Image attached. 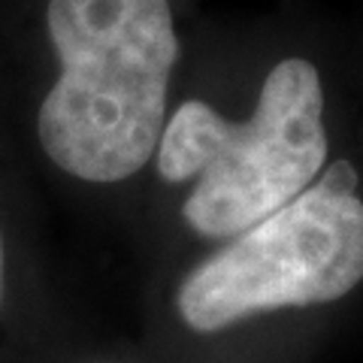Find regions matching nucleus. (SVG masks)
I'll return each mask as SVG.
<instances>
[{"label":"nucleus","mask_w":363,"mask_h":363,"mask_svg":"<svg viewBox=\"0 0 363 363\" xmlns=\"http://www.w3.org/2000/svg\"><path fill=\"white\" fill-rule=\"evenodd\" d=\"M0 303H4V240H0Z\"/></svg>","instance_id":"4"},{"label":"nucleus","mask_w":363,"mask_h":363,"mask_svg":"<svg viewBox=\"0 0 363 363\" xmlns=\"http://www.w3.org/2000/svg\"><path fill=\"white\" fill-rule=\"evenodd\" d=\"M360 279L363 200L354 164L339 161L191 269L176 291V312L191 330L218 333L252 315L333 303Z\"/></svg>","instance_id":"3"},{"label":"nucleus","mask_w":363,"mask_h":363,"mask_svg":"<svg viewBox=\"0 0 363 363\" xmlns=\"http://www.w3.org/2000/svg\"><path fill=\"white\" fill-rule=\"evenodd\" d=\"M324 161L321 76L303 58H285L267 73L248 121H227L203 100H185L157 143L164 182L197 176L182 218L209 240H233L288 206Z\"/></svg>","instance_id":"2"},{"label":"nucleus","mask_w":363,"mask_h":363,"mask_svg":"<svg viewBox=\"0 0 363 363\" xmlns=\"http://www.w3.org/2000/svg\"><path fill=\"white\" fill-rule=\"evenodd\" d=\"M61 76L37 118L55 167L85 182H121L152 161L167 124L179 40L167 0H49Z\"/></svg>","instance_id":"1"}]
</instances>
